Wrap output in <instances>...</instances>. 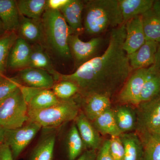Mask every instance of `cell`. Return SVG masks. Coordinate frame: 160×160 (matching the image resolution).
Wrapping results in <instances>:
<instances>
[{"label":"cell","instance_id":"33","mask_svg":"<svg viewBox=\"0 0 160 160\" xmlns=\"http://www.w3.org/2000/svg\"><path fill=\"white\" fill-rule=\"evenodd\" d=\"M21 84L15 78H9L0 75V100L2 99L19 87Z\"/></svg>","mask_w":160,"mask_h":160},{"label":"cell","instance_id":"23","mask_svg":"<svg viewBox=\"0 0 160 160\" xmlns=\"http://www.w3.org/2000/svg\"><path fill=\"white\" fill-rule=\"evenodd\" d=\"M153 0H118L124 24L137 16L142 15L151 9Z\"/></svg>","mask_w":160,"mask_h":160},{"label":"cell","instance_id":"4","mask_svg":"<svg viewBox=\"0 0 160 160\" xmlns=\"http://www.w3.org/2000/svg\"><path fill=\"white\" fill-rule=\"evenodd\" d=\"M78 93L68 100H61L53 106L39 110H28V121L39 124L42 129H58L74 121L81 110Z\"/></svg>","mask_w":160,"mask_h":160},{"label":"cell","instance_id":"43","mask_svg":"<svg viewBox=\"0 0 160 160\" xmlns=\"http://www.w3.org/2000/svg\"><path fill=\"white\" fill-rule=\"evenodd\" d=\"M3 73H1V72H0V75H3Z\"/></svg>","mask_w":160,"mask_h":160},{"label":"cell","instance_id":"31","mask_svg":"<svg viewBox=\"0 0 160 160\" xmlns=\"http://www.w3.org/2000/svg\"><path fill=\"white\" fill-rule=\"evenodd\" d=\"M18 37L16 32H6L0 36V72L3 74L6 69L9 52Z\"/></svg>","mask_w":160,"mask_h":160},{"label":"cell","instance_id":"39","mask_svg":"<svg viewBox=\"0 0 160 160\" xmlns=\"http://www.w3.org/2000/svg\"><path fill=\"white\" fill-rule=\"evenodd\" d=\"M155 69L160 72V43H159L155 55V59L154 65H153Z\"/></svg>","mask_w":160,"mask_h":160},{"label":"cell","instance_id":"5","mask_svg":"<svg viewBox=\"0 0 160 160\" xmlns=\"http://www.w3.org/2000/svg\"><path fill=\"white\" fill-rule=\"evenodd\" d=\"M28 107L19 87L0 100V125L6 129H13L27 122Z\"/></svg>","mask_w":160,"mask_h":160},{"label":"cell","instance_id":"44","mask_svg":"<svg viewBox=\"0 0 160 160\" xmlns=\"http://www.w3.org/2000/svg\"></svg>","mask_w":160,"mask_h":160},{"label":"cell","instance_id":"10","mask_svg":"<svg viewBox=\"0 0 160 160\" xmlns=\"http://www.w3.org/2000/svg\"><path fill=\"white\" fill-rule=\"evenodd\" d=\"M15 78L22 86L38 89H50L55 83L53 77L48 72L31 67L21 69Z\"/></svg>","mask_w":160,"mask_h":160},{"label":"cell","instance_id":"8","mask_svg":"<svg viewBox=\"0 0 160 160\" xmlns=\"http://www.w3.org/2000/svg\"><path fill=\"white\" fill-rule=\"evenodd\" d=\"M149 68L133 70L118 94L120 104L136 107L149 72Z\"/></svg>","mask_w":160,"mask_h":160},{"label":"cell","instance_id":"6","mask_svg":"<svg viewBox=\"0 0 160 160\" xmlns=\"http://www.w3.org/2000/svg\"><path fill=\"white\" fill-rule=\"evenodd\" d=\"M42 129L39 124L28 121L19 128L6 129L3 143L9 146L14 160L17 159Z\"/></svg>","mask_w":160,"mask_h":160},{"label":"cell","instance_id":"15","mask_svg":"<svg viewBox=\"0 0 160 160\" xmlns=\"http://www.w3.org/2000/svg\"><path fill=\"white\" fill-rule=\"evenodd\" d=\"M85 3L80 0H69L60 10L72 34L80 35L84 31L82 14Z\"/></svg>","mask_w":160,"mask_h":160},{"label":"cell","instance_id":"19","mask_svg":"<svg viewBox=\"0 0 160 160\" xmlns=\"http://www.w3.org/2000/svg\"><path fill=\"white\" fill-rule=\"evenodd\" d=\"M128 104H120L113 110L115 120L121 133L135 130L137 124L136 107Z\"/></svg>","mask_w":160,"mask_h":160},{"label":"cell","instance_id":"20","mask_svg":"<svg viewBox=\"0 0 160 160\" xmlns=\"http://www.w3.org/2000/svg\"><path fill=\"white\" fill-rule=\"evenodd\" d=\"M19 37L29 44H40L42 41V20L32 19L21 16L18 30Z\"/></svg>","mask_w":160,"mask_h":160},{"label":"cell","instance_id":"3","mask_svg":"<svg viewBox=\"0 0 160 160\" xmlns=\"http://www.w3.org/2000/svg\"><path fill=\"white\" fill-rule=\"evenodd\" d=\"M41 20L42 44L59 57L65 59L71 58L69 40L72 33L61 12L46 9Z\"/></svg>","mask_w":160,"mask_h":160},{"label":"cell","instance_id":"28","mask_svg":"<svg viewBox=\"0 0 160 160\" xmlns=\"http://www.w3.org/2000/svg\"><path fill=\"white\" fill-rule=\"evenodd\" d=\"M67 156L69 160H76L86 150L75 124L69 128L65 139Z\"/></svg>","mask_w":160,"mask_h":160},{"label":"cell","instance_id":"17","mask_svg":"<svg viewBox=\"0 0 160 160\" xmlns=\"http://www.w3.org/2000/svg\"><path fill=\"white\" fill-rule=\"evenodd\" d=\"M31 52V45L24 39L18 37L9 52L6 67L12 69L26 68L29 63Z\"/></svg>","mask_w":160,"mask_h":160},{"label":"cell","instance_id":"30","mask_svg":"<svg viewBox=\"0 0 160 160\" xmlns=\"http://www.w3.org/2000/svg\"><path fill=\"white\" fill-rule=\"evenodd\" d=\"M143 146L141 160H160V142L149 134L139 135Z\"/></svg>","mask_w":160,"mask_h":160},{"label":"cell","instance_id":"34","mask_svg":"<svg viewBox=\"0 0 160 160\" xmlns=\"http://www.w3.org/2000/svg\"><path fill=\"white\" fill-rule=\"evenodd\" d=\"M110 141V152L114 160H124L125 150L119 136L111 137Z\"/></svg>","mask_w":160,"mask_h":160},{"label":"cell","instance_id":"29","mask_svg":"<svg viewBox=\"0 0 160 160\" xmlns=\"http://www.w3.org/2000/svg\"><path fill=\"white\" fill-rule=\"evenodd\" d=\"M16 2L20 15L32 19H41L47 8V0H18Z\"/></svg>","mask_w":160,"mask_h":160},{"label":"cell","instance_id":"14","mask_svg":"<svg viewBox=\"0 0 160 160\" xmlns=\"http://www.w3.org/2000/svg\"><path fill=\"white\" fill-rule=\"evenodd\" d=\"M74 121L86 149L98 150L99 149L103 142L101 135L82 110Z\"/></svg>","mask_w":160,"mask_h":160},{"label":"cell","instance_id":"40","mask_svg":"<svg viewBox=\"0 0 160 160\" xmlns=\"http://www.w3.org/2000/svg\"><path fill=\"white\" fill-rule=\"evenodd\" d=\"M149 134L151 135L156 140L160 142V126Z\"/></svg>","mask_w":160,"mask_h":160},{"label":"cell","instance_id":"1","mask_svg":"<svg viewBox=\"0 0 160 160\" xmlns=\"http://www.w3.org/2000/svg\"><path fill=\"white\" fill-rule=\"evenodd\" d=\"M125 24L112 29L109 44L104 53L78 67L71 74L59 73L56 81H70L78 88L81 96L91 94H118L133 71L123 49Z\"/></svg>","mask_w":160,"mask_h":160},{"label":"cell","instance_id":"24","mask_svg":"<svg viewBox=\"0 0 160 160\" xmlns=\"http://www.w3.org/2000/svg\"><path fill=\"white\" fill-rule=\"evenodd\" d=\"M120 139L125 150L124 160H141L143 146L142 140L136 132L122 133Z\"/></svg>","mask_w":160,"mask_h":160},{"label":"cell","instance_id":"12","mask_svg":"<svg viewBox=\"0 0 160 160\" xmlns=\"http://www.w3.org/2000/svg\"><path fill=\"white\" fill-rule=\"evenodd\" d=\"M80 104L81 110L91 122L111 108V98L104 95L80 96Z\"/></svg>","mask_w":160,"mask_h":160},{"label":"cell","instance_id":"41","mask_svg":"<svg viewBox=\"0 0 160 160\" xmlns=\"http://www.w3.org/2000/svg\"><path fill=\"white\" fill-rule=\"evenodd\" d=\"M6 129L0 125V145L3 143Z\"/></svg>","mask_w":160,"mask_h":160},{"label":"cell","instance_id":"35","mask_svg":"<svg viewBox=\"0 0 160 160\" xmlns=\"http://www.w3.org/2000/svg\"><path fill=\"white\" fill-rule=\"evenodd\" d=\"M96 160H114L110 153L109 139L103 141L99 149L98 150Z\"/></svg>","mask_w":160,"mask_h":160},{"label":"cell","instance_id":"21","mask_svg":"<svg viewBox=\"0 0 160 160\" xmlns=\"http://www.w3.org/2000/svg\"><path fill=\"white\" fill-rule=\"evenodd\" d=\"M20 17L16 1L0 0V20L6 32L18 31Z\"/></svg>","mask_w":160,"mask_h":160},{"label":"cell","instance_id":"38","mask_svg":"<svg viewBox=\"0 0 160 160\" xmlns=\"http://www.w3.org/2000/svg\"><path fill=\"white\" fill-rule=\"evenodd\" d=\"M98 150L86 149L76 160H96Z\"/></svg>","mask_w":160,"mask_h":160},{"label":"cell","instance_id":"16","mask_svg":"<svg viewBox=\"0 0 160 160\" xmlns=\"http://www.w3.org/2000/svg\"><path fill=\"white\" fill-rule=\"evenodd\" d=\"M158 45L157 42L146 41L136 51L128 55L132 70L145 69L153 66Z\"/></svg>","mask_w":160,"mask_h":160},{"label":"cell","instance_id":"42","mask_svg":"<svg viewBox=\"0 0 160 160\" xmlns=\"http://www.w3.org/2000/svg\"><path fill=\"white\" fill-rule=\"evenodd\" d=\"M6 32V31L5 30V28H4L2 23V21L0 20V36L5 34Z\"/></svg>","mask_w":160,"mask_h":160},{"label":"cell","instance_id":"26","mask_svg":"<svg viewBox=\"0 0 160 160\" xmlns=\"http://www.w3.org/2000/svg\"><path fill=\"white\" fill-rule=\"evenodd\" d=\"M91 122L100 134L109 135L110 137L119 136L122 134L117 125L112 108L103 112Z\"/></svg>","mask_w":160,"mask_h":160},{"label":"cell","instance_id":"27","mask_svg":"<svg viewBox=\"0 0 160 160\" xmlns=\"http://www.w3.org/2000/svg\"><path fill=\"white\" fill-rule=\"evenodd\" d=\"M60 101L52 90L38 89L26 103L28 110H39L51 107Z\"/></svg>","mask_w":160,"mask_h":160},{"label":"cell","instance_id":"7","mask_svg":"<svg viewBox=\"0 0 160 160\" xmlns=\"http://www.w3.org/2000/svg\"><path fill=\"white\" fill-rule=\"evenodd\" d=\"M138 135L150 134L160 126V94L152 99L136 106Z\"/></svg>","mask_w":160,"mask_h":160},{"label":"cell","instance_id":"2","mask_svg":"<svg viewBox=\"0 0 160 160\" xmlns=\"http://www.w3.org/2000/svg\"><path fill=\"white\" fill-rule=\"evenodd\" d=\"M83 12L84 31L92 36H98L124 24L118 0L86 1Z\"/></svg>","mask_w":160,"mask_h":160},{"label":"cell","instance_id":"37","mask_svg":"<svg viewBox=\"0 0 160 160\" xmlns=\"http://www.w3.org/2000/svg\"><path fill=\"white\" fill-rule=\"evenodd\" d=\"M0 160H14L9 146L3 143L0 145Z\"/></svg>","mask_w":160,"mask_h":160},{"label":"cell","instance_id":"36","mask_svg":"<svg viewBox=\"0 0 160 160\" xmlns=\"http://www.w3.org/2000/svg\"><path fill=\"white\" fill-rule=\"evenodd\" d=\"M69 1V0H47L46 9L60 11Z\"/></svg>","mask_w":160,"mask_h":160},{"label":"cell","instance_id":"11","mask_svg":"<svg viewBox=\"0 0 160 160\" xmlns=\"http://www.w3.org/2000/svg\"><path fill=\"white\" fill-rule=\"evenodd\" d=\"M126 38L123 49L127 55L138 50L146 41L142 16H137L125 23Z\"/></svg>","mask_w":160,"mask_h":160},{"label":"cell","instance_id":"13","mask_svg":"<svg viewBox=\"0 0 160 160\" xmlns=\"http://www.w3.org/2000/svg\"><path fill=\"white\" fill-rule=\"evenodd\" d=\"M57 129H42L39 139L32 149L29 160H52Z\"/></svg>","mask_w":160,"mask_h":160},{"label":"cell","instance_id":"9","mask_svg":"<svg viewBox=\"0 0 160 160\" xmlns=\"http://www.w3.org/2000/svg\"><path fill=\"white\" fill-rule=\"evenodd\" d=\"M80 35L71 34L69 37V45L72 58L74 59L76 66L78 67L95 56L102 43V39L93 38L87 42L80 39Z\"/></svg>","mask_w":160,"mask_h":160},{"label":"cell","instance_id":"18","mask_svg":"<svg viewBox=\"0 0 160 160\" xmlns=\"http://www.w3.org/2000/svg\"><path fill=\"white\" fill-rule=\"evenodd\" d=\"M146 41L160 43V2L155 1L151 9L142 15Z\"/></svg>","mask_w":160,"mask_h":160},{"label":"cell","instance_id":"25","mask_svg":"<svg viewBox=\"0 0 160 160\" xmlns=\"http://www.w3.org/2000/svg\"><path fill=\"white\" fill-rule=\"evenodd\" d=\"M160 94V72L153 66L149 67V72L138 101L140 103L152 99Z\"/></svg>","mask_w":160,"mask_h":160},{"label":"cell","instance_id":"22","mask_svg":"<svg viewBox=\"0 0 160 160\" xmlns=\"http://www.w3.org/2000/svg\"><path fill=\"white\" fill-rule=\"evenodd\" d=\"M27 67L46 70L53 77L54 80L59 73L54 69L48 53L40 44L31 45V54Z\"/></svg>","mask_w":160,"mask_h":160},{"label":"cell","instance_id":"32","mask_svg":"<svg viewBox=\"0 0 160 160\" xmlns=\"http://www.w3.org/2000/svg\"><path fill=\"white\" fill-rule=\"evenodd\" d=\"M52 89L57 97L61 100H68L74 97L79 91L74 83L66 80H61L55 83Z\"/></svg>","mask_w":160,"mask_h":160}]
</instances>
